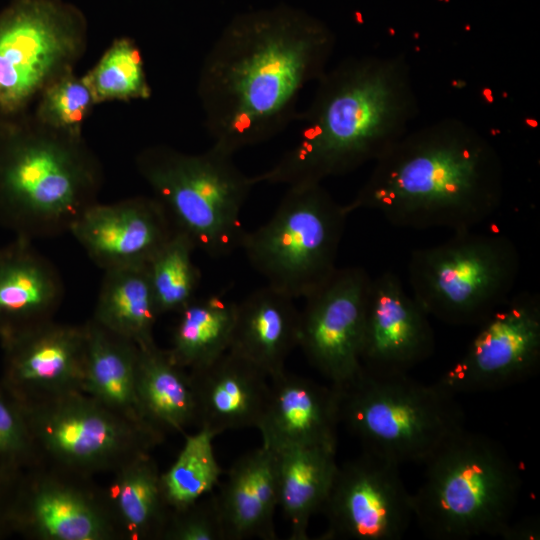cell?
Returning <instances> with one entry per match:
<instances>
[{"label": "cell", "instance_id": "6da1fadb", "mask_svg": "<svg viewBox=\"0 0 540 540\" xmlns=\"http://www.w3.org/2000/svg\"><path fill=\"white\" fill-rule=\"evenodd\" d=\"M332 30L302 10L277 6L240 14L200 67L197 95L213 146L234 155L295 120L304 88L328 69Z\"/></svg>", "mask_w": 540, "mask_h": 540}, {"label": "cell", "instance_id": "7a4b0ae2", "mask_svg": "<svg viewBox=\"0 0 540 540\" xmlns=\"http://www.w3.org/2000/svg\"><path fill=\"white\" fill-rule=\"evenodd\" d=\"M504 167L494 145L447 117L405 133L375 162L348 215L376 211L394 226L473 229L500 207Z\"/></svg>", "mask_w": 540, "mask_h": 540}, {"label": "cell", "instance_id": "3957f363", "mask_svg": "<svg viewBox=\"0 0 540 540\" xmlns=\"http://www.w3.org/2000/svg\"><path fill=\"white\" fill-rule=\"evenodd\" d=\"M404 55L349 57L315 82L296 143L254 185L322 183L375 162L409 131L419 105Z\"/></svg>", "mask_w": 540, "mask_h": 540}, {"label": "cell", "instance_id": "277c9868", "mask_svg": "<svg viewBox=\"0 0 540 540\" xmlns=\"http://www.w3.org/2000/svg\"><path fill=\"white\" fill-rule=\"evenodd\" d=\"M103 172L83 137L53 132L30 111L0 118V223L33 241L69 232L97 202Z\"/></svg>", "mask_w": 540, "mask_h": 540}, {"label": "cell", "instance_id": "5b68a950", "mask_svg": "<svg viewBox=\"0 0 540 540\" xmlns=\"http://www.w3.org/2000/svg\"><path fill=\"white\" fill-rule=\"evenodd\" d=\"M424 464L412 504L414 520L430 537L500 536L512 521L522 479L495 440L463 429Z\"/></svg>", "mask_w": 540, "mask_h": 540}, {"label": "cell", "instance_id": "8992f818", "mask_svg": "<svg viewBox=\"0 0 540 540\" xmlns=\"http://www.w3.org/2000/svg\"><path fill=\"white\" fill-rule=\"evenodd\" d=\"M333 387L340 423L363 450L399 466L425 463L465 429L464 411L454 394L437 383L414 380L407 372L361 366L351 380Z\"/></svg>", "mask_w": 540, "mask_h": 540}, {"label": "cell", "instance_id": "52a82bcc", "mask_svg": "<svg viewBox=\"0 0 540 540\" xmlns=\"http://www.w3.org/2000/svg\"><path fill=\"white\" fill-rule=\"evenodd\" d=\"M233 156L213 145L197 154L154 145L136 157L139 174L174 227L216 259L241 249L246 233L241 211L254 186Z\"/></svg>", "mask_w": 540, "mask_h": 540}, {"label": "cell", "instance_id": "ba28073f", "mask_svg": "<svg viewBox=\"0 0 540 540\" xmlns=\"http://www.w3.org/2000/svg\"><path fill=\"white\" fill-rule=\"evenodd\" d=\"M472 230L415 249L408 261L413 298L429 316L453 325H479L512 296L520 274L511 238Z\"/></svg>", "mask_w": 540, "mask_h": 540}, {"label": "cell", "instance_id": "9c48e42d", "mask_svg": "<svg viewBox=\"0 0 540 540\" xmlns=\"http://www.w3.org/2000/svg\"><path fill=\"white\" fill-rule=\"evenodd\" d=\"M287 187L270 219L246 231L241 249L267 285L306 298L336 270L348 214L322 183Z\"/></svg>", "mask_w": 540, "mask_h": 540}, {"label": "cell", "instance_id": "30bf717a", "mask_svg": "<svg viewBox=\"0 0 540 540\" xmlns=\"http://www.w3.org/2000/svg\"><path fill=\"white\" fill-rule=\"evenodd\" d=\"M87 28L64 0H11L0 10V118L29 112L46 85L74 69Z\"/></svg>", "mask_w": 540, "mask_h": 540}, {"label": "cell", "instance_id": "8fae6325", "mask_svg": "<svg viewBox=\"0 0 540 540\" xmlns=\"http://www.w3.org/2000/svg\"><path fill=\"white\" fill-rule=\"evenodd\" d=\"M23 405L40 463L90 477L112 473L165 439L159 431L118 416L82 391Z\"/></svg>", "mask_w": 540, "mask_h": 540}, {"label": "cell", "instance_id": "7c38bea8", "mask_svg": "<svg viewBox=\"0 0 540 540\" xmlns=\"http://www.w3.org/2000/svg\"><path fill=\"white\" fill-rule=\"evenodd\" d=\"M399 465L375 453L338 465L321 508L327 526L319 539L397 540L414 519L412 493Z\"/></svg>", "mask_w": 540, "mask_h": 540}, {"label": "cell", "instance_id": "4fadbf2b", "mask_svg": "<svg viewBox=\"0 0 540 540\" xmlns=\"http://www.w3.org/2000/svg\"><path fill=\"white\" fill-rule=\"evenodd\" d=\"M540 364V296H512L479 324L463 355L437 384L448 392H478L527 379Z\"/></svg>", "mask_w": 540, "mask_h": 540}, {"label": "cell", "instance_id": "5bb4252c", "mask_svg": "<svg viewBox=\"0 0 540 540\" xmlns=\"http://www.w3.org/2000/svg\"><path fill=\"white\" fill-rule=\"evenodd\" d=\"M371 279L362 267H337L325 283L304 298L297 346L332 386L346 383L361 369Z\"/></svg>", "mask_w": 540, "mask_h": 540}, {"label": "cell", "instance_id": "9a60e30c", "mask_svg": "<svg viewBox=\"0 0 540 540\" xmlns=\"http://www.w3.org/2000/svg\"><path fill=\"white\" fill-rule=\"evenodd\" d=\"M15 520L37 540H119L93 477L39 463L21 486Z\"/></svg>", "mask_w": 540, "mask_h": 540}, {"label": "cell", "instance_id": "2e32d148", "mask_svg": "<svg viewBox=\"0 0 540 540\" xmlns=\"http://www.w3.org/2000/svg\"><path fill=\"white\" fill-rule=\"evenodd\" d=\"M7 388L34 402L82 391L86 362L85 325L53 321L2 338Z\"/></svg>", "mask_w": 540, "mask_h": 540}, {"label": "cell", "instance_id": "e0dca14e", "mask_svg": "<svg viewBox=\"0 0 540 540\" xmlns=\"http://www.w3.org/2000/svg\"><path fill=\"white\" fill-rule=\"evenodd\" d=\"M175 227L155 198L137 196L89 206L69 232L104 271L147 265Z\"/></svg>", "mask_w": 540, "mask_h": 540}, {"label": "cell", "instance_id": "ac0fdd59", "mask_svg": "<svg viewBox=\"0 0 540 540\" xmlns=\"http://www.w3.org/2000/svg\"><path fill=\"white\" fill-rule=\"evenodd\" d=\"M429 315L390 271L372 278L366 301L360 361L378 372H408L434 351Z\"/></svg>", "mask_w": 540, "mask_h": 540}, {"label": "cell", "instance_id": "d6986e66", "mask_svg": "<svg viewBox=\"0 0 540 540\" xmlns=\"http://www.w3.org/2000/svg\"><path fill=\"white\" fill-rule=\"evenodd\" d=\"M337 393L286 369L269 378L264 410L256 428L262 445L279 451L295 446L337 448Z\"/></svg>", "mask_w": 540, "mask_h": 540}, {"label": "cell", "instance_id": "ffe728a7", "mask_svg": "<svg viewBox=\"0 0 540 540\" xmlns=\"http://www.w3.org/2000/svg\"><path fill=\"white\" fill-rule=\"evenodd\" d=\"M188 373L198 428L217 436L228 430L256 427L269 390V377L260 368L227 350Z\"/></svg>", "mask_w": 540, "mask_h": 540}, {"label": "cell", "instance_id": "44dd1931", "mask_svg": "<svg viewBox=\"0 0 540 540\" xmlns=\"http://www.w3.org/2000/svg\"><path fill=\"white\" fill-rule=\"evenodd\" d=\"M64 295L61 276L31 240L0 247V336L53 319Z\"/></svg>", "mask_w": 540, "mask_h": 540}, {"label": "cell", "instance_id": "7402d4cb", "mask_svg": "<svg viewBox=\"0 0 540 540\" xmlns=\"http://www.w3.org/2000/svg\"><path fill=\"white\" fill-rule=\"evenodd\" d=\"M225 540L257 537L275 540L278 506V461L261 445L234 461L216 494Z\"/></svg>", "mask_w": 540, "mask_h": 540}, {"label": "cell", "instance_id": "603a6c76", "mask_svg": "<svg viewBox=\"0 0 540 540\" xmlns=\"http://www.w3.org/2000/svg\"><path fill=\"white\" fill-rule=\"evenodd\" d=\"M295 299L266 285L237 303L230 351L250 361L269 378L285 370L298 345L300 311Z\"/></svg>", "mask_w": 540, "mask_h": 540}, {"label": "cell", "instance_id": "cb8c5ba5", "mask_svg": "<svg viewBox=\"0 0 540 540\" xmlns=\"http://www.w3.org/2000/svg\"><path fill=\"white\" fill-rule=\"evenodd\" d=\"M84 325L86 362L82 392L118 416L155 429L144 420L137 397L139 346L92 318Z\"/></svg>", "mask_w": 540, "mask_h": 540}, {"label": "cell", "instance_id": "d4e9b609", "mask_svg": "<svg viewBox=\"0 0 540 540\" xmlns=\"http://www.w3.org/2000/svg\"><path fill=\"white\" fill-rule=\"evenodd\" d=\"M112 475L103 490L119 540H161L171 509L150 453L131 458Z\"/></svg>", "mask_w": 540, "mask_h": 540}, {"label": "cell", "instance_id": "484cf974", "mask_svg": "<svg viewBox=\"0 0 540 540\" xmlns=\"http://www.w3.org/2000/svg\"><path fill=\"white\" fill-rule=\"evenodd\" d=\"M275 452L278 506L289 524V539L307 540L310 520L321 511L338 467L336 448L295 446Z\"/></svg>", "mask_w": 540, "mask_h": 540}, {"label": "cell", "instance_id": "4316f807", "mask_svg": "<svg viewBox=\"0 0 540 540\" xmlns=\"http://www.w3.org/2000/svg\"><path fill=\"white\" fill-rule=\"evenodd\" d=\"M137 397L144 420L166 435L198 426L195 397L186 369L156 343L139 347Z\"/></svg>", "mask_w": 540, "mask_h": 540}, {"label": "cell", "instance_id": "83f0119b", "mask_svg": "<svg viewBox=\"0 0 540 540\" xmlns=\"http://www.w3.org/2000/svg\"><path fill=\"white\" fill-rule=\"evenodd\" d=\"M147 265L105 270L92 319L139 347L155 343L159 317Z\"/></svg>", "mask_w": 540, "mask_h": 540}, {"label": "cell", "instance_id": "f1b7e54d", "mask_svg": "<svg viewBox=\"0 0 540 540\" xmlns=\"http://www.w3.org/2000/svg\"><path fill=\"white\" fill-rule=\"evenodd\" d=\"M237 303L221 295L195 298L178 312L167 349L171 359L190 371L205 366L229 349Z\"/></svg>", "mask_w": 540, "mask_h": 540}, {"label": "cell", "instance_id": "f546056e", "mask_svg": "<svg viewBox=\"0 0 540 540\" xmlns=\"http://www.w3.org/2000/svg\"><path fill=\"white\" fill-rule=\"evenodd\" d=\"M205 428L185 434L184 445L171 467L161 473L164 498L170 509H180L210 494L222 470L216 459L213 439Z\"/></svg>", "mask_w": 540, "mask_h": 540}, {"label": "cell", "instance_id": "4dcf8cb0", "mask_svg": "<svg viewBox=\"0 0 540 540\" xmlns=\"http://www.w3.org/2000/svg\"><path fill=\"white\" fill-rule=\"evenodd\" d=\"M190 238L175 228L171 237L147 264L159 315L178 313L196 298L201 273L193 261Z\"/></svg>", "mask_w": 540, "mask_h": 540}, {"label": "cell", "instance_id": "1f68e13d", "mask_svg": "<svg viewBox=\"0 0 540 540\" xmlns=\"http://www.w3.org/2000/svg\"><path fill=\"white\" fill-rule=\"evenodd\" d=\"M84 77L97 105L147 100L152 95L141 50L129 37L114 39Z\"/></svg>", "mask_w": 540, "mask_h": 540}, {"label": "cell", "instance_id": "d6a6232c", "mask_svg": "<svg viewBox=\"0 0 540 540\" xmlns=\"http://www.w3.org/2000/svg\"><path fill=\"white\" fill-rule=\"evenodd\" d=\"M96 101L84 75L74 69L53 79L41 91L30 113L46 129L70 137H83V127Z\"/></svg>", "mask_w": 540, "mask_h": 540}, {"label": "cell", "instance_id": "836d02e7", "mask_svg": "<svg viewBox=\"0 0 540 540\" xmlns=\"http://www.w3.org/2000/svg\"><path fill=\"white\" fill-rule=\"evenodd\" d=\"M39 463L23 402L8 388L0 389V470Z\"/></svg>", "mask_w": 540, "mask_h": 540}, {"label": "cell", "instance_id": "e575fe53", "mask_svg": "<svg viewBox=\"0 0 540 540\" xmlns=\"http://www.w3.org/2000/svg\"><path fill=\"white\" fill-rule=\"evenodd\" d=\"M161 540H225L216 494L171 509Z\"/></svg>", "mask_w": 540, "mask_h": 540}, {"label": "cell", "instance_id": "d590c367", "mask_svg": "<svg viewBox=\"0 0 540 540\" xmlns=\"http://www.w3.org/2000/svg\"><path fill=\"white\" fill-rule=\"evenodd\" d=\"M508 540H536L540 539V524L536 517H527L514 522L513 520L500 534Z\"/></svg>", "mask_w": 540, "mask_h": 540}, {"label": "cell", "instance_id": "8d00e7d4", "mask_svg": "<svg viewBox=\"0 0 540 540\" xmlns=\"http://www.w3.org/2000/svg\"><path fill=\"white\" fill-rule=\"evenodd\" d=\"M1 473H3L2 470H0V488H1V480H2Z\"/></svg>", "mask_w": 540, "mask_h": 540}]
</instances>
